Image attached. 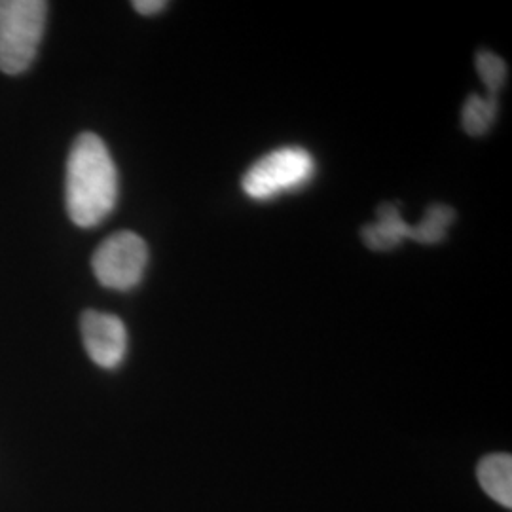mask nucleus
<instances>
[{"instance_id": "1", "label": "nucleus", "mask_w": 512, "mask_h": 512, "mask_svg": "<svg viewBox=\"0 0 512 512\" xmlns=\"http://www.w3.org/2000/svg\"><path fill=\"white\" fill-rule=\"evenodd\" d=\"M67 213L76 226L93 228L118 202V171L109 148L95 133L74 139L65 181Z\"/></svg>"}, {"instance_id": "2", "label": "nucleus", "mask_w": 512, "mask_h": 512, "mask_svg": "<svg viewBox=\"0 0 512 512\" xmlns=\"http://www.w3.org/2000/svg\"><path fill=\"white\" fill-rule=\"evenodd\" d=\"M48 4L42 0H0V71L25 73L38 54Z\"/></svg>"}, {"instance_id": "3", "label": "nucleus", "mask_w": 512, "mask_h": 512, "mask_svg": "<svg viewBox=\"0 0 512 512\" xmlns=\"http://www.w3.org/2000/svg\"><path fill=\"white\" fill-rule=\"evenodd\" d=\"M315 175V160L306 148L283 147L260 158L243 175V192L256 202L304 188Z\"/></svg>"}, {"instance_id": "4", "label": "nucleus", "mask_w": 512, "mask_h": 512, "mask_svg": "<svg viewBox=\"0 0 512 512\" xmlns=\"http://www.w3.org/2000/svg\"><path fill=\"white\" fill-rule=\"evenodd\" d=\"M148 247L133 232H116L93 253L92 268L97 281L112 291L135 289L147 270Z\"/></svg>"}, {"instance_id": "5", "label": "nucleus", "mask_w": 512, "mask_h": 512, "mask_svg": "<svg viewBox=\"0 0 512 512\" xmlns=\"http://www.w3.org/2000/svg\"><path fill=\"white\" fill-rule=\"evenodd\" d=\"M84 348L101 368H118L128 351V330L120 317L103 311H84L80 319Z\"/></svg>"}, {"instance_id": "6", "label": "nucleus", "mask_w": 512, "mask_h": 512, "mask_svg": "<svg viewBox=\"0 0 512 512\" xmlns=\"http://www.w3.org/2000/svg\"><path fill=\"white\" fill-rule=\"evenodd\" d=\"M378 220L366 224L361 230V238L372 251H391L399 247L404 239H410L412 226L401 217L399 207L393 203H382L378 207Z\"/></svg>"}, {"instance_id": "7", "label": "nucleus", "mask_w": 512, "mask_h": 512, "mask_svg": "<svg viewBox=\"0 0 512 512\" xmlns=\"http://www.w3.org/2000/svg\"><path fill=\"white\" fill-rule=\"evenodd\" d=\"M478 482L505 509H512V458L509 454H492L478 463Z\"/></svg>"}, {"instance_id": "8", "label": "nucleus", "mask_w": 512, "mask_h": 512, "mask_svg": "<svg viewBox=\"0 0 512 512\" xmlns=\"http://www.w3.org/2000/svg\"><path fill=\"white\" fill-rule=\"evenodd\" d=\"M456 220V211L450 205L433 203L427 207L423 219L412 226L410 239L423 243V245H435L446 238V232L450 224Z\"/></svg>"}, {"instance_id": "9", "label": "nucleus", "mask_w": 512, "mask_h": 512, "mask_svg": "<svg viewBox=\"0 0 512 512\" xmlns=\"http://www.w3.org/2000/svg\"><path fill=\"white\" fill-rule=\"evenodd\" d=\"M499 112V101L497 97H482V95H469V99L463 105L461 112V124L463 129L471 137H482L486 135L492 126Z\"/></svg>"}, {"instance_id": "10", "label": "nucleus", "mask_w": 512, "mask_h": 512, "mask_svg": "<svg viewBox=\"0 0 512 512\" xmlns=\"http://www.w3.org/2000/svg\"><path fill=\"white\" fill-rule=\"evenodd\" d=\"M476 73L484 82L490 97H497L507 80V63L494 52L482 50L476 55Z\"/></svg>"}, {"instance_id": "11", "label": "nucleus", "mask_w": 512, "mask_h": 512, "mask_svg": "<svg viewBox=\"0 0 512 512\" xmlns=\"http://www.w3.org/2000/svg\"><path fill=\"white\" fill-rule=\"evenodd\" d=\"M133 8L141 16H156V14L164 12L167 2L165 0H137V2H133Z\"/></svg>"}]
</instances>
